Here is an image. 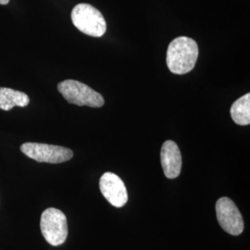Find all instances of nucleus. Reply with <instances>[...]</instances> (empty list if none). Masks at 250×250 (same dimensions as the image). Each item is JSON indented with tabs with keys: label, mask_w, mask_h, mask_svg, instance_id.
<instances>
[{
	"label": "nucleus",
	"mask_w": 250,
	"mask_h": 250,
	"mask_svg": "<svg viewBox=\"0 0 250 250\" xmlns=\"http://www.w3.org/2000/svg\"><path fill=\"white\" fill-rule=\"evenodd\" d=\"M198 46L197 42L187 36H180L172 40L167 50V66L175 74L191 72L197 62Z\"/></svg>",
	"instance_id": "1"
},
{
	"label": "nucleus",
	"mask_w": 250,
	"mask_h": 250,
	"mask_svg": "<svg viewBox=\"0 0 250 250\" xmlns=\"http://www.w3.org/2000/svg\"><path fill=\"white\" fill-rule=\"evenodd\" d=\"M72 23L84 35L101 37L107 31V23L99 9L89 4L81 3L72 11Z\"/></svg>",
	"instance_id": "2"
},
{
	"label": "nucleus",
	"mask_w": 250,
	"mask_h": 250,
	"mask_svg": "<svg viewBox=\"0 0 250 250\" xmlns=\"http://www.w3.org/2000/svg\"><path fill=\"white\" fill-rule=\"evenodd\" d=\"M58 90L68 103L76 106L100 107L105 103L102 95L79 81H63L58 84Z\"/></svg>",
	"instance_id": "3"
},
{
	"label": "nucleus",
	"mask_w": 250,
	"mask_h": 250,
	"mask_svg": "<svg viewBox=\"0 0 250 250\" xmlns=\"http://www.w3.org/2000/svg\"><path fill=\"white\" fill-rule=\"evenodd\" d=\"M40 228L44 238L51 246H61L67 239V218L58 208H48L43 211L40 220Z\"/></svg>",
	"instance_id": "4"
},
{
	"label": "nucleus",
	"mask_w": 250,
	"mask_h": 250,
	"mask_svg": "<svg viewBox=\"0 0 250 250\" xmlns=\"http://www.w3.org/2000/svg\"><path fill=\"white\" fill-rule=\"evenodd\" d=\"M21 150L28 158L37 162L58 164L70 161L73 152L70 148L47 144L24 143L21 146Z\"/></svg>",
	"instance_id": "5"
},
{
	"label": "nucleus",
	"mask_w": 250,
	"mask_h": 250,
	"mask_svg": "<svg viewBox=\"0 0 250 250\" xmlns=\"http://www.w3.org/2000/svg\"><path fill=\"white\" fill-rule=\"evenodd\" d=\"M218 222L224 231L232 235H239L244 230V220L238 208L229 197H221L216 202Z\"/></svg>",
	"instance_id": "6"
},
{
	"label": "nucleus",
	"mask_w": 250,
	"mask_h": 250,
	"mask_svg": "<svg viewBox=\"0 0 250 250\" xmlns=\"http://www.w3.org/2000/svg\"><path fill=\"white\" fill-rule=\"evenodd\" d=\"M99 188L107 201L116 208H122L128 201V193L125 183L112 172L104 173L99 180Z\"/></svg>",
	"instance_id": "7"
},
{
	"label": "nucleus",
	"mask_w": 250,
	"mask_h": 250,
	"mask_svg": "<svg viewBox=\"0 0 250 250\" xmlns=\"http://www.w3.org/2000/svg\"><path fill=\"white\" fill-rule=\"evenodd\" d=\"M161 161L167 178L178 177L182 169V156L177 144L171 140L164 142L161 147Z\"/></svg>",
	"instance_id": "8"
},
{
	"label": "nucleus",
	"mask_w": 250,
	"mask_h": 250,
	"mask_svg": "<svg viewBox=\"0 0 250 250\" xmlns=\"http://www.w3.org/2000/svg\"><path fill=\"white\" fill-rule=\"evenodd\" d=\"M30 99L25 93L8 87H0V109L10 110L13 107H26Z\"/></svg>",
	"instance_id": "9"
},
{
	"label": "nucleus",
	"mask_w": 250,
	"mask_h": 250,
	"mask_svg": "<svg viewBox=\"0 0 250 250\" xmlns=\"http://www.w3.org/2000/svg\"><path fill=\"white\" fill-rule=\"evenodd\" d=\"M233 122L236 125H249L250 124V94L235 100L230 109Z\"/></svg>",
	"instance_id": "10"
},
{
	"label": "nucleus",
	"mask_w": 250,
	"mask_h": 250,
	"mask_svg": "<svg viewBox=\"0 0 250 250\" xmlns=\"http://www.w3.org/2000/svg\"><path fill=\"white\" fill-rule=\"evenodd\" d=\"M9 2V0H0V5H7Z\"/></svg>",
	"instance_id": "11"
}]
</instances>
